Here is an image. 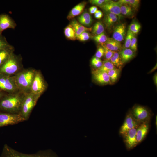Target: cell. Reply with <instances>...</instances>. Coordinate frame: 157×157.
Listing matches in <instances>:
<instances>
[{"instance_id": "cell-16", "label": "cell", "mask_w": 157, "mask_h": 157, "mask_svg": "<svg viewBox=\"0 0 157 157\" xmlns=\"http://www.w3.org/2000/svg\"><path fill=\"white\" fill-rule=\"evenodd\" d=\"M126 33V24L125 23H121L115 28L113 38L121 42L125 38Z\"/></svg>"}, {"instance_id": "cell-23", "label": "cell", "mask_w": 157, "mask_h": 157, "mask_svg": "<svg viewBox=\"0 0 157 157\" xmlns=\"http://www.w3.org/2000/svg\"><path fill=\"white\" fill-rule=\"evenodd\" d=\"M78 22L84 26H90L92 22V19L89 13L87 11L83 13L78 18Z\"/></svg>"}, {"instance_id": "cell-12", "label": "cell", "mask_w": 157, "mask_h": 157, "mask_svg": "<svg viewBox=\"0 0 157 157\" xmlns=\"http://www.w3.org/2000/svg\"><path fill=\"white\" fill-rule=\"evenodd\" d=\"M92 74L94 80L98 84L101 85H112L106 72L97 69H94L92 71Z\"/></svg>"}, {"instance_id": "cell-36", "label": "cell", "mask_w": 157, "mask_h": 157, "mask_svg": "<svg viewBox=\"0 0 157 157\" xmlns=\"http://www.w3.org/2000/svg\"><path fill=\"white\" fill-rule=\"evenodd\" d=\"M140 1L139 0H130L128 5L134 10H137L139 8Z\"/></svg>"}, {"instance_id": "cell-2", "label": "cell", "mask_w": 157, "mask_h": 157, "mask_svg": "<svg viewBox=\"0 0 157 157\" xmlns=\"http://www.w3.org/2000/svg\"><path fill=\"white\" fill-rule=\"evenodd\" d=\"M36 70L32 68H23L13 76L16 86L19 91L24 93L30 92Z\"/></svg>"}, {"instance_id": "cell-30", "label": "cell", "mask_w": 157, "mask_h": 157, "mask_svg": "<svg viewBox=\"0 0 157 157\" xmlns=\"http://www.w3.org/2000/svg\"><path fill=\"white\" fill-rule=\"evenodd\" d=\"M141 28V26L140 23L135 21L130 24L128 29L133 34L136 35L140 31Z\"/></svg>"}, {"instance_id": "cell-39", "label": "cell", "mask_w": 157, "mask_h": 157, "mask_svg": "<svg viewBox=\"0 0 157 157\" xmlns=\"http://www.w3.org/2000/svg\"><path fill=\"white\" fill-rule=\"evenodd\" d=\"M109 0H91L90 1V3L93 5L100 7L106 3Z\"/></svg>"}, {"instance_id": "cell-18", "label": "cell", "mask_w": 157, "mask_h": 157, "mask_svg": "<svg viewBox=\"0 0 157 157\" xmlns=\"http://www.w3.org/2000/svg\"><path fill=\"white\" fill-rule=\"evenodd\" d=\"M14 47L11 45L0 50V67L14 53Z\"/></svg>"}, {"instance_id": "cell-14", "label": "cell", "mask_w": 157, "mask_h": 157, "mask_svg": "<svg viewBox=\"0 0 157 157\" xmlns=\"http://www.w3.org/2000/svg\"><path fill=\"white\" fill-rule=\"evenodd\" d=\"M100 7L105 12L111 13L115 15L119 19L122 17L120 6L117 2L109 0L107 2Z\"/></svg>"}, {"instance_id": "cell-15", "label": "cell", "mask_w": 157, "mask_h": 157, "mask_svg": "<svg viewBox=\"0 0 157 157\" xmlns=\"http://www.w3.org/2000/svg\"><path fill=\"white\" fill-rule=\"evenodd\" d=\"M150 127V122L140 123L136 128V139L138 144L141 142L146 137Z\"/></svg>"}, {"instance_id": "cell-3", "label": "cell", "mask_w": 157, "mask_h": 157, "mask_svg": "<svg viewBox=\"0 0 157 157\" xmlns=\"http://www.w3.org/2000/svg\"><path fill=\"white\" fill-rule=\"evenodd\" d=\"M22 60L21 55L14 53L0 67V74L11 76L15 75L24 68Z\"/></svg>"}, {"instance_id": "cell-41", "label": "cell", "mask_w": 157, "mask_h": 157, "mask_svg": "<svg viewBox=\"0 0 157 157\" xmlns=\"http://www.w3.org/2000/svg\"><path fill=\"white\" fill-rule=\"evenodd\" d=\"M103 15V14L102 12L100 10H98L94 14V16L97 19H101Z\"/></svg>"}, {"instance_id": "cell-37", "label": "cell", "mask_w": 157, "mask_h": 157, "mask_svg": "<svg viewBox=\"0 0 157 157\" xmlns=\"http://www.w3.org/2000/svg\"><path fill=\"white\" fill-rule=\"evenodd\" d=\"M129 48V49L135 52L137 50V39L136 35L134 34L133 35Z\"/></svg>"}, {"instance_id": "cell-35", "label": "cell", "mask_w": 157, "mask_h": 157, "mask_svg": "<svg viewBox=\"0 0 157 157\" xmlns=\"http://www.w3.org/2000/svg\"><path fill=\"white\" fill-rule=\"evenodd\" d=\"M10 44L8 42L5 37L0 34V50L8 47Z\"/></svg>"}, {"instance_id": "cell-11", "label": "cell", "mask_w": 157, "mask_h": 157, "mask_svg": "<svg viewBox=\"0 0 157 157\" xmlns=\"http://www.w3.org/2000/svg\"><path fill=\"white\" fill-rule=\"evenodd\" d=\"M140 124L133 117L130 110L126 114L124 121L119 129V133L122 136L129 130L137 128Z\"/></svg>"}, {"instance_id": "cell-21", "label": "cell", "mask_w": 157, "mask_h": 157, "mask_svg": "<svg viewBox=\"0 0 157 157\" xmlns=\"http://www.w3.org/2000/svg\"><path fill=\"white\" fill-rule=\"evenodd\" d=\"M70 24L74 31L76 37L84 32L92 31V27L88 28L85 27L76 20H72Z\"/></svg>"}, {"instance_id": "cell-29", "label": "cell", "mask_w": 157, "mask_h": 157, "mask_svg": "<svg viewBox=\"0 0 157 157\" xmlns=\"http://www.w3.org/2000/svg\"><path fill=\"white\" fill-rule=\"evenodd\" d=\"M115 68L116 67L110 60H105L103 62L102 64L101 67L97 69L101 71L107 72L109 70Z\"/></svg>"}, {"instance_id": "cell-24", "label": "cell", "mask_w": 157, "mask_h": 157, "mask_svg": "<svg viewBox=\"0 0 157 157\" xmlns=\"http://www.w3.org/2000/svg\"><path fill=\"white\" fill-rule=\"evenodd\" d=\"M121 68H115L107 71L112 84H114L118 80Z\"/></svg>"}, {"instance_id": "cell-32", "label": "cell", "mask_w": 157, "mask_h": 157, "mask_svg": "<svg viewBox=\"0 0 157 157\" xmlns=\"http://www.w3.org/2000/svg\"><path fill=\"white\" fill-rule=\"evenodd\" d=\"M133 35L130 31L128 30L125 37L124 44L125 48H129Z\"/></svg>"}, {"instance_id": "cell-20", "label": "cell", "mask_w": 157, "mask_h": 157, "mask_svg": "<svg viewBox=\"0 0 157 157\" xmlns=\"http://www.w3.org/2000/svg\"><path fill=\"white\" fill-rule=\"evenodd\" d=\"M86 4V2L83 1L75 6L69 12L67 17V19L70 20L80 15L83 12Z\"/></svg>"}, {"instance_id": "cell-28", "label": "cell", "mask_w": 157, "mask_h": 157, "mask_svg": "<svg viewBox=\"0 0 157 157\" xmlns=\"http://www.w3.org/2000/svg\"><path fill=\"white\" fill-rule=\"evenodd\" d=\"M104 28L103 24L100 22H96L92 28V34L96 36L104 32Z\"/></svg>"}, {"instance_id": "cell-5", "label": "cell", "mask_w": 157, "mask_h": 157, "mask_svg": "<svg viewBox=\"0 0 157 157\" xmlns=\"http://www.w3.org/2000/svg\"><path fill=\"white\" fill-rule=\"evenodd\" d=\"M40 97L31 92L25 93L22 101L19 114L28 120Z\"/></svg>"}, {"instance_id": "cell-45", "label": "cell", "mask_w": 157, "mask_h": 157, "mask_svg": "<svg viewBox=\"0 0 157 157\" xmlns=\"http://www.w3.org/2000/svg\"><path fill=\"white\" fill-rule=\"evenodd\" d=\"M7 93L0 89V100Z\"/></svg>"}, {"instance_id": "cell-7", "label": "cell", "mask_w": 157, "mask_h": 157, "mask_svg": "<svg viewBox=\"0 0 157 157\" xmlns=\"http://www.w3.org/2000/svg\"><path fill=\"white\" fill-rule=\"evenodd\" d=\"M47 88V85L41 72L36 70L30 92L40 97Z\"/></svg>"}, {"instance_id": "cell-44", "label": "cell", "mask_w": 157, "mask_h": 157, "mask_svg": "<svg viewBox=\"0 0 157 157\" xmlns=\"http://www.w3.org/2000/svg\"><path fill=\"white\" fill-rule=\"evenodd\" d=\"M153 81L155 85L156 86L157 85V73H155L153 77Z\"/></svg>"}, {"instance_id": "cell-33", "label": "cell", "mask_w": 157, "mask_h": 157, "mask_svg": "<svg viewBox=\"0 0 157 157\" xmlns=\"http://www.w3.org/2000/svg\"><path fill=\"white\" fill-rule=\"evenodd\" d=\"M102 63L103 62L100 58L95 57H93L91 61V64L96 69L100 67L102 65Z\"/></svg>"}, {"instance_id": "cell-25", "label": "cell", "mask_w": 157, "mask_h": 157, "mask_svg": "<svg viewBox=\"0 0 157 157\" xmlns=\"http://www.w3.org/2000/svg\"><path fill=\"white\" fill-rule=\"evenodd\" d=\"M115 67L121 68L123 65L121 58L118 51H113V55L109 60Z\"/></svg>"}, {"instance_id": "cell-6", "label": "cell", "mask_w": 157, "mask_h": 157, "mask_svg": "<svg viewBox=\"0 0 157 157\" xmlns=\"http://www.w3.org/2000/svg\"><path fill=\"white\" fill-rule=\"evenodd\" d=\"M130 110L133 117L139 123L150 122L152 113L147 107L135 104Z\"/></svg>"}, {"instance_id": "cell-40", "label": "cell", "mask_w": 157, "mask_h": 157, "mask_svg": "<svg viewBox=\"0 0 157 157\" xmlns=\"http://www.w3.org/2000/svg\"><path fill=\"white\" fill-rule=\"evenodd\" d=\"M104 54V49L102 46H99L97 49L95 54V57L100 58L102 57Z\"/></svg>"}, {"instance_id": "cell-38", "label": "cell", "mask_w": 157, "mask_h": 157, "mask_svg": "<svg viewBox=\"0 0 157 157\" xmlns=\"http://www.w3.org/2000/svg\"><path fill=\"white\" fill-rule=\"evenodd\" d=\"M102 46L104 49V56L105 60H109L113 56V51L109 50L104 46Z\"/></svg>"}, {"instance_id": "cell-43", "label": "cell", "mask_w": 157, "mask_h": 157, "mask_svg": "<svg viewBox=\"0 0 157 157\" xmlns=\"http://www.w3.org/2000/svg\"><path fill=\"white\" fill-rule=\"evenodd\" d=\"M130 0H119L117 2L120 5H128Z\"/></svg>"}, {"instance_id": "cell-4", "label": "cell", "mask_w": 157, "mask_h": 157, "mask_svg": "<svg viewBox=\"0 0 157 157\" xmlns=\"http://www.w3.org/2000/svg\"><path fill=\"white\" fill-rule=\"evenodd\" d=\"M0 157H58L53 151L51 149L41 150L37 153L28 154L19 152L7 144L3 147Z\"/></svg>"}, {"instance_id": "cell-13", "label": "cell", "mask_w": 157, "mask_h": 157, "mask_svg": "<svg viewBox=\"0 0 157 157\" xmlns=\"http://www.w3.org/2000/svg\"><path fill=\"white\" fill-rule=\"evenodd\" d=\"M17 24L14 20L8 14L1 13L0 14V34L8 28L15 29Z\"/></svg>"}, {"instance_id": "cell-34", "label": "cell", "mask_w": 157, "mask_h": 157, "mask_svg": "<svg viewBox=\"0 0 157 157\" xmlns=\"http://www.w3.org/2000/svg\"><path fill=\"white\" fill-rule=\"evenodd\" d=\"M91 37L90 33L87 31L84 32L76 37V40L80 41H85L88 40Z\"/></svg>"}, {"instance_id": "cell-22", "label": "cell", "mask_w": 157, "mask_h": 157, "mask_svg": "<svg viewBox=\"0 0 157 157\" xmlns=\"http://www.w3.org/2000/svg\"><path fill=\"white\" fill-rule=\"evenodd\" d=\"M103 19V22L108 28H110L118 19L117 16L115 15L110 13L105 12Z\"/></svg>"}, {"instance_id": "cell-9", "label": "cell", "mask_w": 157, "mask_h": 157, "mask_svg": "<svg viewBox=\"0 0 157 157\" xmlns=\"http://www.w3.org/2000/svg\"><path fill=\"white\" fill-rule=\"evenodd\" d=\"M0 89L8 93L19 91L16 85L13 76L0 74Z\"/></svg>"}, {"instance_id": "cell-42", "label": "cell", "mask_w": 157, "mask_h": 157, "mask_svg": "<svg viewBox=\"0 0 157 157\" xmlns=\"http://www.w3.org/2000/svg\"><path fill=\"white\" fill-rule=\"evenodd\" d=\"M97 10V8L95 6H92L89 9L90 13L91 14H94Z\"/></svg>"}, {"instance_id": "cell-46", "label": "cell", "mask_w": 157, "mask_h": 157, "mask_svg": "<svg viewBox=\"0 0 157 157\" xmlns=\"http://www.w3.org/2000/svg\"><path fill=\"white\" fill-rule=\"evenodd\" d=\"M157 69V64L148 72V73H151L156 70Z\"/></svg>"}, {"instance_id": "cell-27", "label": "cell", "mask_w": 157, "mask_h": 157, "mask_svg": "<svg viewBox=\"0 0 157 157\" xmlns=\"http://www.w3.org/2000/svg\"><path fill=\"white\" fill-rule=\"evenodd\" d=\"M64 33L65 36L68 39L72 40H76L74 31L70 24L65 28Z\"/></svg>"}, {"instance_id": "cell-19", "label": "cell", "mask_w": 157, "mask_h": 157, "mask_svg": "<svg viewBox=\"0 0 157 157\" xmlns=\"http://www.w3.org/2000/svg\"><path fill=\"white\" fill-rule=\"evenodd\" d=\"M123 65L134 58L135 53L129 48H124L119 51Z\"/></svg>"}, {"instance_id": "cell-1", "label": "cell", "mask_w": 157, "mask_h": 157, "mask_svg": "<svg viewBox=\"0 0 157 157\" xmlns=\"http://www.w3.org/2000/svg\"><path fill=\"white\" fill-rule=\"evenodd\" d=\"M25 94L20 91L7 93L0 100V111L19 114Z\"/></svg>"}, {"instance_id": "cell-26", "label": "cell", "mask_w": 157, "mask_h": 157, "mask_svg": "<svg viewBox=\"0 0 157 157\" xmlns=\"http://www.w3.org/2000/svg\"><path fill=\"white\" fill-rule=\"evenodd\" d=\"M120 6L122 15L129 17H133L134 15V10L128 5H122Z\"/></svg>"}, {"instance_id": "cell-17", "label": "cell", "mask_w": 157, "mask_h": 157, "mask_svg": "<svg viewBox=\"0 0 157 157\" xmlns=\"http://www.w3.org/2000/svg\"><path fill=\"white\" fill-rule=\"evenodd\" d=\"M101 45L113 51H119L122 48L120 42L110 38H108L107 40Z\"/></svg>"}, {"instance_id": "cell-8", "label": "cell", "mask_w": 157, "mask_h": 157, "mask_svg": "<svg viewBox=\"0 0 157 157\" xmlns=\"http://www.w3.org/2000/svg\"><path fill=\"white\" fill-rule=\"evenodd\" d=\"M25 120L19 114H12L0 111V128L17 124Z\"/></svg>"}, {"instance_id": "cell-10", "label": "cell", "mask_w": 157, "mask_h": 157, "mask_svg": "<svg viewBox=\"0 0 157 157\" xmlns=\"http://www.w3.org/2000/svg\"><path fill=\"white\" fill-rule=\"evenodd\" d=\"M136 128L130 129L122 135L128 151L131 150L138 144L136 139Z\"/></svg>"}, {"instance_id": "cell-31", "label": "cell", "mask_w": 157, "mask_h": 157, "mask_svg": "<svg viewBox=\"0 0 157 157\" xmlns=\"http://www.w3.org/2000/svg\"><path fill=\"white\" fill-rule=\"evenodd\" d=\"M108 38L104 32L98 35L94 36L93 38L95 41L101 44L104 43L107 40Z\"/></svg>"}]
</instances>
